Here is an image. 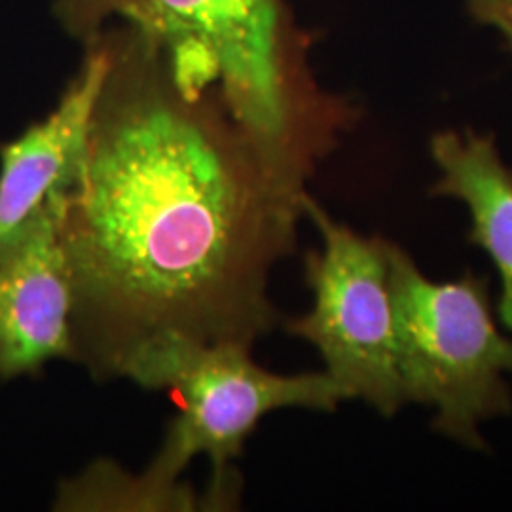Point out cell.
Here are the masks:
<instances>
[{
	"mask_svg": "<svg viewBox=\"0 0 512 512\" xmlns=\"http://www.w3.org/2000/svg\"><path fill=\"white\" fill-rule=\"evenodd\" d=\"M389 262L404 403L431 406L435 431L482 448L480 425L512 412V336L499 329L490 279L433 281L395 243Z\"/></svg>",
	"mask_w": 512,
	"mask_h": 512,
	"instance_id": "cell-4",
	"label": "cell"
},
{
	"mask_svg": "<svg viewBox=\"0 0 512 512\" xmlns=\"http://www.w3.org/2000/svg\"><path fill=\"white\" fill-rule=\"evenodd\" d=\"M251 349L167 340L129 363L124 378L179 406L160 452L133 475L145 511L234 509L232 461L262 418L283 408L334 412L348 401L327 372L275 374L256 365Z\"/></svg>",
	"mask_w": 512,
	"mask_h": 512,
	"instance_id": "cell-3",
	"label": "cell"
},
{
	"mask_svg": "<svg viewBox=\"0 0 512 512\" xmlns=\"http://www.w3.org/2000/svg\"><path fill=\"white\" fill-rule=\"evenodd\" d=\"M82 44L116 19L164 52L190 90H215L275 181L306 192L349 109L311 80L285 0H54Z\"/></svg>",
	"mask_w": 512,
	"mask_h": 512,
	"instance_id": "cell-2",
	"label": "cell"
},
{
	"mask_svg": "<svg viewBox=\"0 0 512 512\" xmlns=\"http://www.w3.org/2000/svg\"><path fill=\"white\" fill-rule=\"evenodd\" d=\"M431 158L440 173L433 194L467 207V241L494 262L501 281L495 313L512 336V169L490 135L471 129L437 133Z\"/></svg>",
	"mask_w": 512,
	"mask_h": 512,
	"instance_id": "cell-8",
	"label": "cell"
},
{
	"mask_svg": "<svg viewBox=\"0 0 512 512\" xmlns=\"http://www.w3.org/2000/svg\"><path fill=\"white\" fill-rule=\"evenodd\" d=\"M103 35L84 154L59 188L74 363L103 382L167 340L253 348L277 323L270 277L306 192L275 181L219 93L186 88L126 25Z\"/></svg>",
	"mask_w": 512,
	"mask_h": 512,
	"instance_id": "cell-1",
	"label": "cell"
},
{
	"mask_svg": "<svg viewBox=\"0 0 512 512\" xmlns=\"http://www.w3.org/2000/svg\"><path fill=\"white\" fill-rule=\"evenodd\" d=\"M302 213L321 236V249L304 260L311 310L287 323V332L319 351L325 372L349 399L385 418L404 404L397 357L389 241L363 236L332 219L306 192Z\"/></svg>",
	"mask_w": 512,
	"mask_h": 512,
	"instance_id": "cell-5",
	"label": "cell"
},
{
	"mask_svg": "<svg viewBox=\"0 0 512 512\" xmlns=\"http://www.w3.org/2000/svg\"><path fill=\"white\" fill-rule=\"evenodd\" d=\"M73 279L59 236V188L0 243V378L76 359Z\"/></svg>",
	"mask_w": 512,
	"mask_h": 512,
	"instance_id": "cell-6",
	"label": "cell"
},
{
	"mask_svg": "<svg viewBox=\"0 0 512 512\" xmlns=\"http://www.w3.org/2000/svg\"><path fill=\"white\" fill-rule=\"evenodd\" d=\"M471 16L494 29L512 50V0H465Z\"/></svg>",
	"mask_w": 512,
	"mask_h": 512,
	"instance_id": "cell-9",
	"label": "cell"
},
{
	"mask_svg": "<svg viewBox=\"0 0 512 512\" xmlns=\"http://www.w3.org/2000/svg\"><path fill=\"white\" fill-rule=\"evenodd\" d=\"M84 46V61L57 107L0 148V243L14 234L54 190L67 188L76 177L93 107L109 65L103 31Z\"/></svg>",
	"mask_w": 512,
	"mask_h": 512,
	"instance_id": "cell-7",
	"label": "cell"
}]
</instances>
